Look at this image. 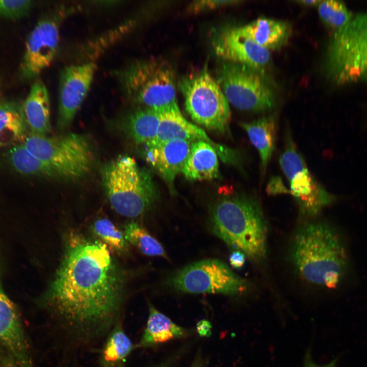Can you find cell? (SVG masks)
Returning a JSON list of instances; mask_svg holds the SVG:
<instances>
[{
    "label": "cell",
    "mask_w": 367,
    "mask_h": 367,
    "mask_svg": "<svg viewBox=\"0 0 367 367\" xmlns=\"http://www.w3.org/2000/svg\"><path fill=\"white\" fill-rule=\"evenodd\" d=\"M240 125L257 149L262 168L265 170L274 148L276 124L274 117H263L249 123L241 122Z\"/></svg>",
    "instance_id": "24"
},
{
    "label": "cell",
    "mask_w": 367,
    "mask_h": 367,
    "mask_svg": "<svg viewBox=\"0 0 367 367\" xmlns=\"http://www.w3.org/2000/svg\"><path fill=\"white\" fill-rule=\"evenodd\" d=\"M178 86L186 111L194 122L219 133L229 131L228 101L206 67L181 77Z\"/></svg>",
    "instance_id": "8"
},
{
    "label": "cell",
    "mask_w": 367,
    "mask_h": 367,
    "mask_svg": "<svg viewBox=\"0 0 367 367\" xmlns=\"http://www.w3.org/2000/svg\"><path fill=\"white\" fill-rule=\"evenodd\" d=\"M121 123L136 144L145 146L152 143L156 137L160 116L152 109L139 107L123 116Z\"/></svg>",
    "instance_id": "20"
},
{
    "label": "cell",
    "mask_w": 367,
    "mask_h": 367,
    "mask_svg": "<svg viewBox=\"0 0 367 367\" xmlns=\"http://www.w3.org/2000/svg\"><path fill=\"white\" fill-rule=\"evenodd\" d=\"M237 28L241 34L268 50L280 48L287 41L290 32L289 25L285 22L267 18H259Z\"/></svg>",
    "instance_id": "18"
},
{
    "label": "cell",
    "mask_w": 367,
    "mask_h": 367,
    "mask_svg": "<svg viewBox=\"0 0 367 367\" xmlns=\"http://www.w3.org/2000/svg\"><path fill=\"white\" fill-rule=\"evenodd\" d=\"M287 179L290 183L289 193L295 197L301 211L306 215L317 214L334 199L314 179L306 166L296 171Z\"/></svg>",
    "instance_id": "16"
},
{
    "label": "cell",
    "mask_w": 367,
    "mask_h": 367,
    "mask_svg": "<svg viewBox=\"0 0 367 367\" xmlns=\"http://www.w3.org/2000/svg\"><path fill=\"white\" fill-rule=\"evenodd\" d=\"M6 157L11 167L22 175L61 178L54 169L31 152L23 142L9 147Z\"/></svg>",
    "instance_id": "25"
},
{
    "label": "cell",
    "mask_w": 367,
    "mask_h": 367,
    "mask_svg": "<svg viewBox=\"0 0 367 367\" xmlns=\"http://www.w3.org/2000/svg\"><path fill=\"white\" fill-rule=\"evenodd\" d=\"M192 144L189 141L175 139L161 144L145 146L146 161L161 176L172 192H174L175 178L181 172Z\"/></svg>",
    "instance_id": "15"
},
{
    "label": "cell",
    "mask_w": 367,
    "mask_h": 367,
    "mask_svg": "<svg viewBox=\"0 0 367 367\" xmlns=\"http://www.w3.org/2000/svg\"><path fill=\"white\" fill-rule=\"evenodd\" d=\"M136 347L119 320L107 335L99 355L100 367H125L128 356Z\"/></svg>",
    "instance_id": "22"
},
{
    "label": "cell",
    "mask_w": 367,
    "mask_h": 367,
    "mask_svg": "<svg viewBox=\"0 0 367 367\" xmlns=\"http://www.w3.org/2000/svg\"><path fill=\"white\" fill-rule=\"evenodd\" d=\"M239 1L199 0L191 2L187 8L188 12L197 14L219 8L233 5L240 3Z\"/></svg>",
    "instance_id": "30"
},
{
    "label": "cell",
    "mask_w": 367,
    "mask_h": 367,
    "mask_svg": "<svg viewBox=\"0 0 367 367\" xmlns=\"http://www.w3.org/2000/svg\"><path fill=\"white\" fill-rule=\"evenodd\" d=\"M324 66L327 76L337 84L367 81V11L353 15L334 31Z\"/></svg>",
    "instance_id": "6"
},
{
    "label": "cell",
    "mask_w": 367,
    "mask_h": 367,
    "mask_svg": "<svg viewBox=\"0 0 367 367\" xmlns=\"http://www.w3.org/2000/svg\"><path fill=\"white\" fill-rule=\"evenodd\" d=\"M101 181L111 205L125 217L142 215L158 197L150 171L127 155H121L107 163L101 170Z\"/></svg>",
    "instance_id": "4"
},
{
    "label": "cell",
    "mask_w": 367,
    "mask_h": 367,
    "mask_svg": "<svg viewBox=\"0 0 367 367\" xmlns=\"http://www.w3.org/2000/svg\"><path fill=\"white\" fill-rule=\"evenodd\" d=\"M114 72L124 95L140 107L159 112L177 104L175 73L165 60H139Z\"/></svg>",
    "instance_id": "5"
},
{
    "label": "cell",
    "mask_w": 367,
    "mask_h": 367,
    "mask_svg": "<svg viewBox=\"0 0 367 367\" xmlns=\"http://www.w3.org/2000/svg\"><path fill=\"white\" fill-rule=\"evenodd\" d=\"M291 257L303 279L329 289L338 285L348 266V254L341 237L322 222L306 224L298 230Z\"/></svg>",
    "instance_id": "2"
},
{
    "label": "cell",
    "mask_w": 367,
    "mask_h": 367,
    "mask_svg": "<svg viewBox=\"0 0 367 367\" xmlns=\"http://www.w3.org/2000/svg\"><path fill=\"white\" fill-rule=\"evenodd\" d=\"M214 233L229 247L253 261H261L267 253L268 227L260 205L252 197L228 195L212 208Z\"/></svg>",
    "instance_id": "3"
},
{
    "label": "cell",
    "mask_w": 367,
    "mask_h": 367,
    "mask_svg": "<svg viewBox=\"0 0 367 367\" xmlns=\"http://www.w3.org/2000/svg\"><path fill=\"white\" fill-rule=\"evenodd\" d=\"M177 291L191 294L236 295L244 292L246 281L222 261L206 259L193 263L177 271L169 280Z\"/></svg>",
    "instance_id": "10"
},
{
    "label": "cell",
    "mask_w": 367,
    "mask_h": 367,
    "mask_svg": "<svg viewBox=\"0 0 367 367\" xmlns=\"http://www.w3.org/2000/svg\"><path fill=\"white\" fill-rule=\"evenodd\" d=\"M95 235L106 245L108 248L122 253L128 247L123 232H122L110 220L102 218L97 220L93 226Z\"/></svg>",
    "instance_id": "27"
},
{
    "label": "cell",
    "mask_w": 367,
    "mask_h": 367,
    "mask_svg": "<svg viewBox=\"0 0 367 367\" xmlns=\"http://www.w3.org/2000/svg\"><path fill=\"white\" fill-rule=\"evenodd\" d=\"M321 1L317 0H302L297 2L300 4L307 6H318Z\"/></svg>",
    "instance_id": "33"
},
{
    "label": "cell",
    "mask_w": 367,
    "mask_h": 367,
    "mask_svg": "<svg viewBox=\"0 0 367 367\" xmlns=\"http://www.w3.org/2000/svg\"><path fill=\"white\" fill-rule=\"evenodd\" d=\"M29 133L22 104L0 101V148L22 143Z\"/></svg>",
    "instance_id": "21"
},
{
    "label": "cell",
    "mask_w": 367,
    "mask_h": 367,
    "mask_svg": "<svg viewBox=\"0 0 367 367\" xmlns=\"http://www.w3.org/2000/svg\"><path fill=\"white\" fill-rule=\"evenodd\" d=\"M246 257L241 251L234 250L229 256V263L233 268H241L245 264Z\"/></svg>",
    "instance_id": "31"
},
{
    "label": "cell",
    "mask_w": 367,
    "mask_h": 367,
    "mask_svg": "<svg viewBox=\"0 0 367 367\" xmlns=\"http://www.w3.org/2000/svg\"><path fill=\"white\" fill-rule=\"evenodd\" d=\"M0 97H1V92H0Z\"/></svg>",
    "instance_id": "36"
},
{
    "label": "cell",
    "mask_w": 367,
    "mask_h": 367,
    "mask_svg": "<svg viewBox=\"0 0 367 367\" xmlns=\"http://www.w3.org/2000/svg\"><path fill=\"white\" fill-rule=\"evenodd\" d=\"M123 281L106 245L71 232L40 302L77 338L91 340L108 334L120 320Z\"/></svg>",
    "instance_id": "1"
},
{
    "label": "cell",
    "mask_w": 367,
    "mask_h": 367,
    "mask_svg": "<svg viewBox=\"0 0 367 367\" xmlns=\"http://www.w3.org/2000/svg\"><path fill=\"white\" fill-rule=\"evenodd\" d=\"M186 330L150 304L147 325L137 346L147 347L184 336Z\"/></svg>",
    "instance_id": "23"
},
{
    "label": "cell",
    "mask_w": 367,
    "mask_h": 367,
    "mask_svg": "<svg viewBox=\"0 0 367 367\" xmlns=\"http://www.w3.org/2000/svg\"><path fill=\"white\" fill-rule=\"evenodd\" d=\"M216 55L225 61L242 64L260 71L269 64L270 51L241 34L237 26H225L212 37Z\"/></svg>",
    "instance_id": "13"
},
{
    "label": "cell",
    "mask_w": 367,
    "mask_h": 367,
    "mask_svg": "<svg viewBox=\"0 0 367 367\" xmlns=\"http://www.w3.org/2000/svg\"><path fill=\"white\" fill-rule=\"evenodd\" d=\"M192 367H204L203 365V363L201 362V360L199 359H197L195 361V362L193 363Z\"/></svg>",
    "instance_id": "35"
},
{
    "label": "cell",
    "mask_w": 367,
    "mask_h": 367,
    "mask_svg": "<svg viewBox=\"0 0 367 367\" xmlns=\"http://www.w3.org/2000/svg\"><path fill=\"white\" fill-rule=\"evenodd\" d=\"M97 67L88 62L69 65L62 70L59 86L57 126L68 127L86 98L92 84Z\"/></svg>",
    "instance_id": "12"
},
{
    "label": "cell",
    "mask_w": 367,
    "mask_h": 367,
    "mask_svg": "<svg viewBox=\"0 0 367 367\" xmlns=\"http://www.w3.org/2000/svg\"><path fill=\"white\" fill-rule=\"evenodd\" d=\"M173 359L174 358H170L168 360H167L165 361L158 364L154 367H171L174 360Z\"/></svg>",
    "instance_id": "34"
},
{
    "label": "cell",
    "mask_w": 367,
    "mask_h": 367,
    "mask_svg": "<svg viewBox=\"0 0 367 367\" xmlns=\"http://www.w3.org/2000/svg\"><path fill=\"white\" fill-rule=\"evenodd\" d=\"M23 144L34 155L54 169L61 179L81 178L93 166V148L89 138L84 135L69 133L48 137L29 133Z\"/></svg>",
    "instance_id": "7"
},
{
    "label": "cell",
    "mask_w": 367,
    "mask_h": 367,
    "mask_svg": "<svg viewBox=\"0 0 367 367\" xmlns=\"http://www.w3.org/2000/svg\"><path fill=\"white\" fill-rule=\"evenodd\" d=\"M78 8L73 5H57L38 21L26 42L20 64L23 78H34L50 66L58 50L61 24Z\"/></svg>",
    "instance_id": "11"
},
{
    "label": "cell",
    "mask_w": 367,
    "mask_h": 367,
    "mask_svg": "<svg viewBox=\"0 0 367 367\" xmlns=\"http://www.w3.org/2000/svg\"><path fill=\"white\" fill-rule=\"evenodd\" d=\"M22 105L30 133L47 136L51 132L50 100L41 80L32 84Z\"/></svg>",
    "instance_id": "17"
},
{
    "label": "cell",
    "mask_w": 367,
    "mask_h": 367,
    "mask_svg": "<svg viewBox=\"0 0 367 367\" xmlns=\"http://www.w3.org/2000/svg\"><path fill=\"white\" fill-rule=\"evenodd\" d=\"M211 326L209 322L205 320H202L199 322L197 325V331L201 335L208 336L211 332Z\"/></svg>",
    "instance_id": "32"
},
{
    "label": "cell",
    "mask_w": 367,
    "mask_h": 367,
    "mask_svg": "<svg viewBox=\"0 0 367 367\" xmlns=\"http://www.w3.org/2000/svg\"><path fill=\"white\" fill-rule=\"evenodd\" d=\"M216 81L228 102L239 110L261 112L275 104L274 91L261 71L248 66L224 61Z\"/></svg>",
    "instance_id": "9"
},
{
    "label": "cell",
    "mask_w": 367,
    "mask_h": 367,
    "mask_svg": "<svg viewBox=\"0 0 367 367\" xmlns=\"http://www.w3.org/2000/svg\"><path fill=\"white\" fill-rule=\"evenodd\" d=\"M318 7L322 20L335 31L344 27L353 15L346 5L339 1H321Z\"/></svg>",
    "instance_id": "28"
},
{
    "label": "cell",
    "mask_w": 367,
    "mask_h": 367,
    "mask_svg": "<svg viewBox=\"0 0 367 367\" xmlns=\"http://www.w3.org/2000/svg\"><path fill=\"white\" fill-rule=\"evenodd\" d=\"M123 233L127 242L137 247L143 254L168 258L162 244L137 223L132 221L127 224Z\"/></svg>",
    "instance_id": "26"
},
{
    "label": "cell",
    "mask_w": 367,
    "mask_h": 367,
    "mask_svg": "<svg viewBox=\"0 0 367 367\" xmlns=\"http://www.w3.org/2000/svg\"><path fill=\"white\" fill-rule=\"evenodd\" d=\"M30 0H0V17L16 18L24 16L30 9Z\"/></svg>",
    "instance_id": "29"
},
{
    "label": "cell",
    "mask_w": 367,
    "mask_h": 367,
    "mask_svg": "<svg viewBox=\"0 0 367 367\" xmlns=\"http://www.w3.org/2000/svg\"><path fill=\"white\" fill-rule=\"evenodd\" d=\"M190 180H211L219 175V162L216 149L203 141L193 143L190 154L182 169Z\"/></svg>",
    "instance_id": "19"
},
{
    "label": "cell",
    "mask_w": 367,
    "mask_h": 367,
    "mask_svg": "<svg viewBox=\"0 0 367 367\" xmlns=\"http://www.w3.org/2000/svg\"><path fill=\"white\" fill-rule=\"evenodd\" d=\"M158 113L160 124L158 134L154 141L147 146L161 144L175 139L193 143L203 141L216 149L222 160L225 162L230 160L231 151L212 140L202 128L187 121L181 113L177 104Z\"/></svg>",
    "instance_id": "14"
}]
</instances>
